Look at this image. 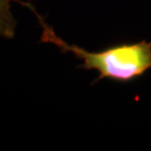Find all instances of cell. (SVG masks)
Wrapping results in <instances>:
<instances>
[{
    "label": "cell",
    "instance_id": "7a4b0ae2",
    "mask_svg": "<svg viewBox=\"0 0 151 151\" xmlns=\"http://www.w3.org/2000/svg\"><path fill=\"white\" fill-rule=\"evenodd\" d=\"M14 0H0V36L13 38L15 36L17 21L11 10V2Z\"/></svg>",
    "mask_w": 151,
    "mask_h": 151
},
{
    "label": "cell",
    "instance_id": "6da1fadb",
    "mask_svg": "<svg viewBox=\"0 0 151 151\" xmlns=\"http://www.w3.org/2000/svg\"><path fill=\"white\" fill-rule=\"evenodd\" d=\"M14 2L27 7L37 18L42 28L41 41L52 43L63 53L71 52L81 59L83 63L79 68L98 71L99 78L96 82L108 79L115 82H129L140 78L151 69V42L141 40L134 43L116 44L97 52L87 51L75 44H68L58 36L53 28L46 23L31 3L22 0H14Z\"/></svg>",
    "mask_w": 151,
    "mask_h": 151
}]
</instances>
